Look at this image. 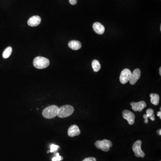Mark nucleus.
<instances>
[{"label":"nucleus","instance_id":"obj_1","mask_svg":"<svg viewBox=\"0 0 161 161\" xmlns=\"http://www.w3.org/2000/svg\"><path fill=\"white\" fill-rule=\"evenodd\" d=\"M59 109V107L56 105L49 106L43 111V116L45 118H53L58 115Z\"/></svg>","mask_w":161,"mask_h":161},{"label":"nucleus","instance_id":"obj_2","mask_svg":"<svg viewBox=\"0 0 161 161\" xmlns=\"http://www.w3.org/2000/svg\"><path fill=\"white\" fill-rule=\"evenodd\" d=\"M33 63L36 69H43L49 66L50 62L47 58L42 56H37L34 59Z\"/></svg>","mask_w":161,"mask_h":161},{"label":"nucleus","instance_id":"obj_3","mask_svg":"<svg viewBox=\"0 0 161 161\" xmlns=\"http://www.w3.org/2000/svg\"><path fill=\"white\" fill-rule=\"evenodd\" d=\"M74 108L69 105H64L59 108L58 116L59 117L63 118L71 116L74 112Z\"/></svg>","mask_w":161,"mask_h":161},{"label":"nucleus","instance_id":"obj_4","mask_svg":"<svg viewBox=\"0 0 161 161\" xmlns=\"http://www.w3.org/2000/svg\"><path fill=\"white\" fill-rule=\"evenodd\" d=\"M95 145L98 149L103 151L108 152L112 146V144L110 141L104 139L102 141H97L95 142Z\"/></svg>","mask_w":161,"mask_h":161},{"label":"nucleus","instance_id":"obj_5","mask_svg":"<svg viewBox=\"0 0 161 161\" xmlns=\"http://www.w3.org/2000/svg\"><path fill=\"white\" fill-rule=\"evenodd\" d=\"M142 144V141L138 140L133 145V151L136 157L144 158L145 156V154L142 151L141 148Z\"/></svg>","mask_w":161,"mask_h":161},{"label":"nucleus","instance_id":"obj_6","mask_svg":"<svg viewBox=\"0 0 161 161\" xmlns=\"http://www.w3.org/2000/svg\"><path fill=\"white\" fill-rule=\"evenodd\" d=\"M132 72L130 70L128 69H124L120 74L119 80L120 82L123 84L127 83L130 79Z\"/></svg>","mask_w":161,"mask_h":161},{"label":"nucleus","instance_id":"obj_7","mask_svg":"<svg viewBox=\"0 0 161 161\" xmlns=\"http://www.w3.org/2000/svg\"><path fill=\"white\" fill-rule=\"evenodd\" d=\"M123 116L125 119L127 120L129 125H133L134 123L135 116L131 111L128 110L124 111L123 112Z\"/></svg>","mask_w":161,"mask_h":161},{"label":"nucleus","instance_id":"obj_8","mask_svg":"<svg viewBox=\"0 0 161 161\" xmlns=\"http://www.w3.org/2000/svg\"><path fill=\"white\" fill-rule=\"evenodd\" d=\"M131 105L132 107V109L135 111H142L144 108L146 107V104L145 102L143 101L139 102H131Z\"/></svg>","mask_w":161,"mask_h":161},{"label":"nucleus","instance_id":"obj_9","mask_svg":"<svg viewBox=\"0 0 161 161\" xmlns=\"http://www.w3.org/2000/svg\"><path fill=\"white\" fill-rule=\"evenodd\" d=\"M141 71L139 69H136L132 73L131 77L129 79L130 84L134 85L140 79L141 76Z\"/></svg>","mask_w":161,"mask_h":161},{"label":"nucleus","instance_id":"obj_10","mask_svg":"<svg viewBox=\"0 0 161 161\" xmlns=\"http://www.w3.org/2000/svg\"><path fill=\"white\" fill-rule=\"evenodd\" d=\"M41 19L39 16H34L29 19L27 24L30 27H36L41 23Z\"/></svg>","mask_w":161,"mask_h":161},{"label":"nucleus","instance_id":"obj_11","mask_svg":"<svg viewBox=\"0 0 161 161\" xmlns=\"http://www.w3.org/2000/svg\"><path fill=\"white\" fill-rule=\"evenodd\" d=\"M80 133L79 128L76 125H73L68 129V134L70 137H74L79 135Z\"/></svg>","mask_w":161,"mask_h":161},{"label":"nucleus","instance_id":"obj_12","mask_svg":"<svg viewBox=\"0 0 161 161\" xmlns=\"http://www.w3.org/2000/svg\"><path fill=\"white\" fill-rule=\"evenodd\" d=\"M93 28L94 31L99 35H102L105 31V27L104 26L99 22L93 23Z\"/></svg>","mask_w":161,"mask_h":161},{"label":"nucleus","instance_id":"obj_13","mask_svg":"<svg viewBox=\"0 0 161 161\" xmlns=\"http://www.w3.org/2000/svg\"><path fill=\"white\" fill-rule=\"evenodd\" d=\"M69 47L73 50H78L82 47V44L79 41L77 40H72L68 44Z\"/></svg>","mask_w":161,"mask_h":161},{"label":"nucleus","instance_id":"obj_14","mask_svg":"<svg viewBox=\"0 0 161 161\" xmlns=\"http://www.w3.org/2000/svg\"><path fill=\"white\" fill-rule=\"evenodd\" d=\"M151 102L154 105H158L160 102V96L157 93H152L150 94Z\"/></svg>","mask_w":161,"mask_h":161},{"label":"nucleus","instance_id":"obj_15","mask_svg":"<svg viewBox=\"0 0 161 161\" xmlns=\"http://www.w3.org/2000/svg\"><path fill=\"white\" fill-rule=\"evenodd\" d=\"M154 111L152 109L149 108L146 110V114L144 115L143 117L145 119V123L147 124L148 123V118L151 117L152 116H153L154 114Z\"/></svg>","mask_w":161,"mask_h":161},{"label":"nucleus","instance_id":"obj_16","mask_svg":"<svg viewBox=\"0 0 161 161\" xmlns=\"http://www.w3.org/2000/svg\"><path fill=\"white\" fill-rule=\"evenodd\" d=\"M12 53V48L11 47H8L5 48L2 54L3 57L4 59H7L10 57Z\"/></svg>","mask_w":161,"mask_h":161},{"label":"nucleus","instance_id":"obj_17","mask_svg":"<svg viewBox=\"0 0 161 161\" xmlns=\"http://www.w3.org/2000/svg\"><path fill=\"white\" fill-rule=\"evenodd\" d=\"M93 69L95 72L99 71L101 69V65L98 60H94L92 62Z\"/></svg>","mask_w":161,"mask_h":161},{"label":"nucleus","instance_id":"obj_18","mask_svg":"<svg viewBox=\"0 0 161 161\" xmlns=\"http://www.w3.org/2000/svg\"><path fill=\"white\" fill-rule=\"evenodd\" d=\"M59 146L57 145H56L54 144H52L51 145V150H50V152L51 153L54 152L58 150V149L59 148Z\"/></svg>","mask_w":161,"mask_h":161},{"label":"nucleus","instance_id":"obj_19","mask_svg":"<svg viewBox=\"0 0 161 161\" xmlns=\"http://www.w3.org/2000/svg\"><path fill=\"white\" fill-rule=\"evenodd\" d=\"M63 160L62 157L60 156L59 153H57L56 154V157H54L52 159V161H60Z\"/></svg>","mask_w":161,"mask_h":161},{"label":"nucleus","instance_id":"obj_20","mask_svg":"<svg viewBox=\"0 0 161 161\" xmlns=\"http://www.w3.org/2000/svg\"><path fill=\"white\" fill-rule=\"evenodd\" d=\"M82 161H96V160L94 158L89 157V158H86Z\"/></svg>","mask_w":161,"mask_h":161},{"label":"nucleus","instance_id":"obj_21","mask_svg":"<svg viewBox=\"0 0 161 161\" xmlns=\"http://www.w3.org/2000/svg\"><path fill=\"white\" fill-rule=\"evenodd\" d=\"M70 3L72 5H75L77 4V0H69Z\"/></svg>","mask_w":161,"mask_h":161},{"label":"nucleus","instance_id":"obj_22","mask_svg":"<svg viewBox=\"0 0 161 161\" xmlns=\"http://www.w3.org/2000/svg\"><path fill=\"white\" fill-rule=\"evenodd\" d=\"M151 119V120H152V121H154L155 120V118H154V115L153 116H152L150 118Z\"/></svg>","mask_w":161,"mask_h":161},{"label":"nucleus","instance_id":"obj_23","mask_svg":"<svg viewBox=\"0 0 161 161\" xmlns=\"http://www.w3.org/2000/svg\"><path fill=\"white\" fill-rule=\"evenodd\" d=\"M157 116H158L160 117V118L161 119V111H159L157 113Z\"/></svg>","mask_w":161,"mask_h":161},{"label":"nucleus","instance_id":"obj_24","mask_svg":"<svg viewBox=\"0 0 161 161\" xmlns=\"http://www.w3.org/2000/svg\"><path fill=\"white\" fill-rule=\"evenodd\" d=\"M158 134L160 135H161V129H160V130H158Z\"/></svg>","mask_w":161,"mask_h":161},{"label":"nucleus","instance_id":"obj_25","mask_svg":"<svg viewBox=\"0 0 161 161\" xmlns=\"http://www.w3.org/2000/svg\"><path fill=\"white\" fill-rule=\"evenodd\" d=\"M160 75H161V68L160 67Z\"/></svg>","mask_w":161,"mask_h":161}]
</instances>
